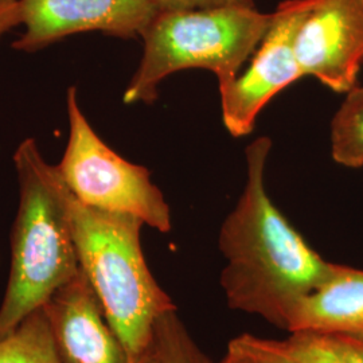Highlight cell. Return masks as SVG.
<instances>
[{
  "instance_id": "obj_2",
  "label": "cell",
  "mask_w": 363,
  "mask_h": 363,
  "mask_svg": "<svg viewBox=\"0 0 363 363\" xmlns=\"http://www.w3.org/2000/svg\"><path fill=\"white\" fill-rule=\"evenodd\" d=\"M19 205L11 233V265L0 306V340L79 271L69 211L70 191L57 166L49 164L35 139L13 154Z\"/></svg>"
},
{
  "instance_id": "obj_3",
  "label": "cell",
  "mask_w": 363,
  "mask_h": 363,
  "mask_svg": "<svg viewBox=\"0 0 363 363\" xmlns=\"http://www.w3.org/2000/svg\"><path fill=\"white\" fill-rule=\"evenodd\" d=\"M69 211L79 268L128 363H144L156 322L177 306L147 265L140 238L143 220L86 206L72 193Z\"/></svg>"
},
{
  "instance_id": "obj_14",
  "label": "cell",
  "mask_w": 363,
  "mask_h": 363,
  "mask_svg": "<svg viewBox=\"0 0 363 363\" xmlns=\"http://www.w3.org/2000/svg\"><path fill=\"white\" fill-rule=\"evenodd\" d=\"M218 363H298L286 340L265 339L252 334L234 337Z\"/></svg>"
},
{
  "instance_id": "obj_7",
  "label": "cell",
  "mask_w": 363,
  "mask_h": 363,
  "mask_svg": "<svg viewBox=\"0 0 363 363\" xmlns=\"http://www.w3.org/2000/svg\"><path fill=\"white\" fill-rule=\"evenodd\" d=\"M23 33L18 52H35L73 34L99 31L121 39L142 38L157 10L151 0H19Z\"/></svg>"
},
{
  "instance_id": "obj_15",
  "label": "cell",
  "mask_w": 363,
  "mask_h": 363,
  "mask_svg": "<svg viewBox=\"0 0 363 363\" xmlns=\"http://www.w3.org/2000/svg\"><path fill=\"white\" fill-rule=\"evenodd\" d=\"M304 335L333 363H363V339L339 335Z\"/></svg>"
},
{
  "instance_id": "obj_13",
  "label": "cell",
  "mask_w": 363,
  "mask_h": 363,
  "mask_svg": "<svg viewBox=\"0 0 363 363\" xmlns=\"http://www.w3.org/2000/svg\"><path fill=\"white\" fill-rule=\"evenodd\" d=\"M144 363H213L199 349L177 310L159 318Z\"/></svg>"
},
{
  "instance_id": "obj_18",
  "label": "cell",
  "mask_w": 363,
  "mask_h": 363,
  "mask_svg": "<svg viewBox=\"0 0 363 363\" xmlns=\"http://www.w3.org/2000/svg\"><path fill=\"white\" fill-rule=\"evenodd\" d=\"M16 26H21L19 0H0V39Z\"/></svg>"
},
{
  "instance_id": "obj_11",
  "label": "cell",
  "mask_w": 363,
  "mask_h": 363,
  "mask_svg": "<svg viewBox=\"0 0 363 363\" xmlns=\"http://www.w3.org/2000/svg\"><path fill=\"white\" fill-rule=\"evenodd\" d=\"M331 124V150L334 160L350 169L363 166V86L346 93Z\"/></svg>"
},
{
  "instance_id": "obj_19",
  "label": "cell",
  "mask_w": 363,
  "mask_h": 363,
  "mask_svg": "<svg viewBox=\"0 0 363 363\" xmlns=\"http://www.w3.org/2000/svg\"><path fill=\"white\" fill-rule=\"evenodd\" d=\"M1 352H3V340H0V358H1Z\"/></svg>"
},
{
  "instance_id": "obj_5",
  "label": "cell",
  "mask_w": 363,
  "mask_h": 363,
  "mask_svg": "<svg viewBox=\"0 0 363 363\" xmlns=\"http://www.w3.org/2000/svg\"><path fill=\"white\" fill-rule=\"evenodd\" d=\"M66 112L69 140L57 169L69 191L86 206L130 214L160 233H169V203L151 181V172L103 142L82 113L76 88L67 89Z\"/></svg>"
},
{
  "instance_id": "obj_8",
  "label": "cell",
  "mask_w": 363,
  "mask_h": 363,
  "mask_svg": "<svg viewBox=\"0 0 363 363\" xmlns=\"http://www.w3.org/2000/svg\"><path fill=\"white\" fill-rule=\"evenodd\" d=\"M295 54L303 76L337 93L354 89L363 67V0H312Z\"/></svg>"
},
{
  "instance_id": "obj_17",
  "label": "cell",
  "mask_w": 363,
  "mask_h": 363,
  "mask_svg": "<svg viewBox=\"0 0 363 363\" xmlns=\"http://www.w3.org/2000/svg\"><path fill=\"white\" fill-rule=\"evenodd\" d=\"M286 343L298 363H333L304 334H291Z\"/></svg>"
},
{
  "instance_id": "obj_16",
  "label": "cell",
  "mask_w": 363,
  "mask_h": 363,
  "mask_svg": "<svg viewBox=\"0 0 363 363\" xmlns=\"http://www.w3.org/2000/svg\"><path fill=\"white\" fill-rule=\"evenodd\" d=\"M157 11L198 10L216 7H256L253 0H151Z\"/></svg>"
},
{
  "instance_id": "obj_4",
  "label": "cell",
  "mask_w": 363,
  "mask_h": 363,
  "mask_svg": "<svg viewBox=\"0 0 363 363\" xmlns=\"http://www.w3.org/2000/svg\"><path fill=\"white\" fill-rule=\"evenodd\" d=\"M272 13L256 7L157 11L142 34V61L124 91L125 104H152L164 78L186 69L216 74L228 86L256 52Z\"/></svg>"
},
{
  "instance_id": "obj_9",
  "label": "cell",
  "mask_w": 363,
  "mask_h": 363,
  "mask_svg": "<svg viewBox=\"0 0 363 363\" xmlns=\"http://www.w3.org/2000/svg\"><path fill=\"white\" fill-rule=\"evenodd\" d=\"M42 307L58 363H128L81 268Z\"/></svg>"
},
{
  "instance_id": "obj_6",
  "label": "cell",
  "mask_w": 363,
  "mask_h": 363,
  "mask_svg": "<svg viewBox=\"0 0 363 363\" xmlns=\"http://www.w3.org/2000/svg\"><path fill=\"white\" fill-rule=\"evenodd\" d=\"M312 0H286L271 23L247 72L220 88L222 118L234 138L249 135L261 109L288 85L304 77L295 54V39Z\"/></svg>"
},
{
  "instance_id": "obj_12",
  "label": "cell",
  "mask_w": 363,
  "mask_h": 363,
  "mask_svg": "<svg viewBox=\"0 0 363 363\" xmlns=\"http://www.w3.org/2000/svg\"><path fill=\"white\" fill-rule=\"evenodd\" d=\"M0 363H58L43 307L28 315L3 339Z\"/></svg>"
},
{
  "instance_id": "obj_10",
  "label": "cell",
  "mask_w": 363,
  "mask_h": 363,
  "mask_svg": "<svg viewBox=\"0 0 363 363\" xmlns=\"http://www.w3.org/2000/svg\"><path fill=\"white\" fill-rule=\"evenodd\" d=\"M288 333L363 339V271L333 264L330 276L298 306Z\"/></svg>"
},
{
  "instance_id": "obj_1",
  "label": "cell",
  "mask_w": 363,
  "mask_h": 363,
  "mask_svg": "<svg viewBox=\"0 0 363 363\" xmlns=\"http://www.w3.org/2000/svg\"><path fill=\"white\" fill-rule=\"evenodd\" d=\"M272 142L247 148V184L220 228L226 259L220 286L229 307L288 331L301 301L330 276L333 264L315 252L267 194L264 172Z\"/></svg>"
}]
</instances>
